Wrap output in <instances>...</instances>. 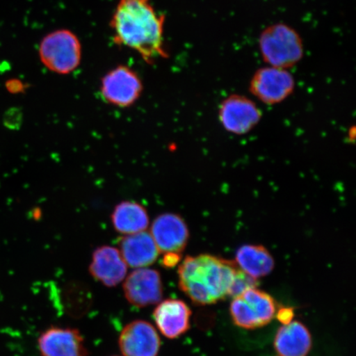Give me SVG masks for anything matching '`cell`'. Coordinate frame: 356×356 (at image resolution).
<instances>
[{
    "mask_svg": "<svg viewBox=\"0 0 356 356\" xmlns=\"http://www.w3.org/2000/svg\"><path fill=\"white\" fill-rule=\"evenodd\" d=\"M127 300L137 308H145L161 302L163 284L158 270L139 268L129 274L123 284Z\"/></svg>",
    "mask_w": 356,
    "mask_h": 356,
    "instance_id": "9",
    "label": "cell"
},
{
    "mask_svg": "<svg viewBox=\"0 0 356 356\" xmlns=\"http://www.w3.org/2000/svg\"><path fill=\"white\" fill-rule=\"evenodd\" d=\"M261 111L246 96L233 95L222 100L219 120L225 131L234 135H246L261 119Z\"/></svg>",
    "mask_w": 356,
    "mask_h": 356,
    "instance_id": "8",
    "label": "cell"
},
{
    "mask_svg": "<svg viewBox=\"0 0 356 356\" xmlns=\"http://www.w3.org/2000/svg\"><path fill=\"white\" fill-rule=\"evenodd\" d=\"M119 347L124 356H157L161 341L157 331L145 320H135L123 328Z\"/></svg>",
    "mask_w": 356,
    "mask_h": 356,
    "instance_id": "12",
    "label": "cell"
},
{
    "mask_svg": "<svg viewBox=\"0 0 356 356\" xmlns=\"http://www.w3.org/2000/svg\"><path fill=\"white\" fill-rule=\"evenodd\" d=\"M296 80L288 70L266 66L252 75L249 90L266 105L280 104L292 95Z\"/></svg>",
    "mask_w": 356,
    "mask_h": 356,
    "instance_id": "7",
    "label": "cell"
},
{
    "mask_svg": "<svg viewBox=\"0 0 356 356\" xmlns=\"http://www.w3.org/2000/svg\"><path fill=\"white\" fill-rule=\"evenodd\" d=\"M166 16L151 0H119L110 21L115 44L136 51L147 64L167 59L164 44Z\"/></svg>",
    "mask_w": 356,
    "mask_h": 356,
    "instance_id": "1",
    "label": "cell"
},
{
    "mask_svg": "<svg viewBox=\"0 0 356 356\" xmlns=\"http://www.w3.org/2000/svg\"><path fill=\"white\" fill-rule=\"evenodd\" d=\"M152 236L159 252L179 253L188 243L190 233L184 218L175 213H163L156 217L151 226Z\"/></svg>",
    "mask_w": 356,
    "mask_h": 356,
    "instance_id": "10",
    "label": "cell"
},
{
    "mask_svg": "<svg viewBox=\"0 0 356 356\" xmlns=\"http://www.w3.org/2000/svg\"><path fill=\"white\" fill-rule=\"evenodd\" d=\"M277 317L280 322L288 324L292 322L293 310L291 308H282L278 310Z\"/></svg>",
    "mask_w": 356,
    "mask_h": 356,
    "instance_id": "20",
    "label": "cell"
},
{
    "mask_svg": "<svg viewBox=\"0 0 356 356\" xmlns=\"http://www.w3.org/2000/svg\"><path fill=\"white\" fill-rule=\"evenodd\" d=\"M262 60L268 66L288 70L304 56V43L297 31L283 22L267 26L258 38Z\"/></svg>",
    "mask_w": 356,
    "mask_h": 356,
    "instance_id": "3",
    "label": "cell"
},
{
    "mask_svg": "<svg viewBox=\"0 0 356 356\" xmlns=\"http://www.w3.org/2000/svg\"><path fill=\"white\" fill-rule=\"evenodd\" d=\"M181 255L179 253L168 252L164 253L162 260V265L166 268H172L179 264Z\"/></svg>",
    "mask_w": 356,
    "mask_h": 356,
    "instance_id": "19",
    "label": "cell"
},
{
    "mask_svg": "<svg viewBox=\"0 0 356 356\" xmlns=\"http://www.w3.org/2000/svg\"><path fill=\"white\" fill-rule=\"evenodd\" d=\"M120 252L131 268H145L157 261L159 250L154 240L147 231L126 235L119 243Z\"/></svg>",
    "mask_w": 356,
    "mask_h": 356,
    "instance_id": "15",
    "label": "cell"
},
{
    "mask_svg": "<svg viewBox=\"0 0 356 356\" xmlns=\"http://www.w3.org/2000/svg\"><path fill=\"white\" fill-rule=\"evenodd\" d=\"M143 92V83L135 70L127 65H118L101 80L102 99L118 108H127L135 104Z\"/></svg>",
    "mask_w": 356,
    "mask_h": 356,
    "instance_id": "6",
    "label": "cell"
},
{
    "mask_svg": "<svg viewBox=\"0 0 356 356\" xmlns=\"http://www.w3.org/2000/svg\"><path fill=\"white\" fill-rule=\"evenodd\" d=\"M274 346L280 356H306L312 346L310 332L299 321L284 324L275 336Z\"/></svg>",
    "mask_w": 356,
    "mask_h": 356,
    "instance_id": "16",
    "label": "cell"
},
{
    "mask_svg": "<svg viewBox=\"0 0 356 356\" xmlns=\"http://www.w3.org/2000/svg\"><path fill=\"white\" fill-rule=\"evenodd\" d=\"M238 268L256 280L266 277L275 267L273 256L262 245L246 244L236 252Z\"/></svg>",
    "mask_w": 356,
    "mask_h": 356,
    "instance_id": "18",
    "label": "cell"
},
{
    "mask_svg": "<svg viewBox=\"0 0 356 356\" xmlns=\"http://www.w3.org/2000/svg\"><path fill=\"white\" fill-rule=\"evenodd\" d=\"M191 316L186 302L175 299L159 302L153 313L156 326L168 339H176L189 330Z\"/></svg>",
    "mask_w": 356,
    "mask_h": 356,
    "instance_id": "14",
    "label": "cell"
},
{
    "mask_svg": "<svg viewBox=\"0 0 356 356\" xmlns=\"http://www.w3.org/2000/svg\"><path fill=\"white\" fill-rule=\"evenodd\" d=\"M39 56L43 65L51 72L69 74L81 63V43L71 31L56 30L44 35L42 40Z\"/></svg>",
    "mask_w": 356,
    "mask_h": 356,
    "instance_id": "4",
    "label": "cell"
},
{
    "mask_svg": "<svg viewBox=\"0 0 356 356\" xmlns=\"http://www.w3.org/2000/svg\"><path fill=\"white\" fill-rule=\"evenodd\" d=\"M239 268L235 261L211 254L188 256L178 268L181 291L198 305H213L231 297Z\"/></svg>",
    "mask_w": 356,
    "mask_h": 356,
    "instance_id": "2",
    "label": "cell"
},
{
    "mask_svg": "<svg viewBox=\"0 0 356 356\" xmlns=\"http://www.w3.org/2000/svg\"><path fill=\"white\" fill-rule=\"evenodd\" d=\"M38 346L42 356H88L81 332L72 327L52 326L40 334Z\"/></svg>",
    "mask_w": 356,
    "mask_h": 356,
    "instance_id": "11",
    "label": "cell"
},
{
    "mask_svg": "<svg viewBox=\"0 0 356 356\" xmlns=\"http://www.w3.org/2000/svg\"><path fill=\"white\" fill-rule=\"evenodd\" d=\"M277 310L273 298L256 287L248 289L234 297L230 305L234 323L248 330L269 324L275 318Z\"/></svg>",
    "mask_w": 356,
    "mask_h": 356,
    "instance_id": "5",
    "label": "cell"
},
{
    "mask_svg": "<svg viewBox=\"0 0 356 356\" xmlns=\"http://www.w3.org/2000/svg\"><path fill=\"white\" fill-rule=\"evenodd\" d=\"M111 220L114 229L124 235L143 232L149 225L148 211L141 204L132 200L118 204L111 213Z\"/></svg>",
    "mask_w": 356,
    "mask_h": 356,
    "instance_id": "17",
    "label": "cell"
},
{
    "mask_svg": "<svg viewBox=\"0 0 356 356\" xmlns=\"http://www.w3.org/2000/svg\"><path fill=\"white\" fill-rule=\"evenodd\" d=\"M89 273L104 286L115 287L127 277V265L117 248L104 245L93 252Z\"/></svg>",
    "mask_w": 356,
    "mask_h": 356,
    "instance_id": "13",
    "label": "cell"
}]
</instances>
